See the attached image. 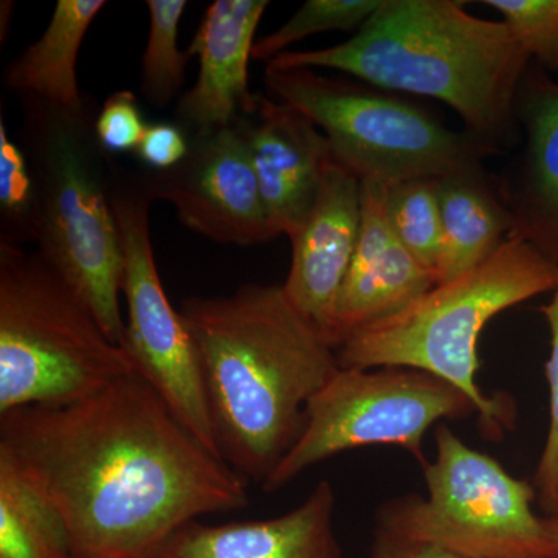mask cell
<instances>
[{
  "mask_svg": "<svg viewBox=\"0 0 558 558\" xmlns=\"http://www.w3.org/2000/svg\"><path fill=\"white\" fill-rule=\"evenodd\" d=\"M549 326L550 352L545 373L549 387V429L542 451L534 487L545 517L558 515V286L553 299L539 310Z\"/></svg>",
  "mask_w": 558,
  "mask_h": 558,
  "instance_id": "obj_26",
  "label": "cell"
},
{
  "mask_svg": "<svg viewBox=\"0 0 558 558\" xmlns=\"http://www.w3.org/2000/svg\"><path fill=\"white\" fill-rule=\"evenodd\" d=\"M260 193L279 234L290 238L317 199L332 150L301 110L260 95L255 116L241 119Z\"/></svg>",
  "mask_w": 558,
  "mask_h": 558,
  "instance_id": "obj_15",
  "label": "cell"
},
{
  "mask_svg": "<svg viewBox=\"0 0 558 558\" xmlns=\"http://www.w3.org/2000/svg\"><path fill=\"white\" fill-rule=\"evenodd\" d=\"M546 527H548L550 537L556 543L557 558H558V515L545 517Z\"/></svg>",
  "mask_w": 558,
  "mask_h": 558,
  "instance_id": "obj_30",
  "label": "cell"
},
{
  "mask_svg": "<svg viewBox=\"0 0 558 558\" xmlns=\"http://www.w3.org/2000/svg\"><path fill=\"white\" fill-rule=\"evenodd\" d=\"M453 0H384L351 39L288 50L267 65L333 69L380 90L446 102L465 131L498 148L512 137L531 58L502 21L473 16Z\"/></svg>",
  "mask_w": 558,
  "mask_h": 558,
  "instance_id": "obj_3",
  "label": "cell"
},
{
  "mask_svg": "<svg viewBox=\"0 0 558 558\" xmlns=\"http://www.w3.org/2000/svg\"><path fill=\"white\" fill-rule=\"evenodd\" d=\"M497 10L510 35L531 61L546 72H558V0H486Z\"/></svg>",
  "mask_w": 558,
  "mask_h": 558,
  "instance_id": "obj_25",
  "label": "cell"
},
{
  "mask_svg": "<svg viewBox=\"0 0 558 558\" xmlns=\"http://www.w3.org/2000/svg\"><path fill=\"white\" fill-rule=\"evenodd\" d=\"M373 558H459L451 556L447 550L425 543L413 542L389 534L377 527L374 539Z\"/></svg>",
  "mask_w": 558,
  "mask_h": 558,
  "instance_id": "obj_29",
  "label": "cell"
},
{
  "mask_svg": "<svg viewBox=\"0 0 558 558\" xmlns=\"http://www.w3.org/2000/svg\"><path fill=\"white\" fill-rule=\"evenodd\" d=\"M362 229L354 258L330 314L333 349L371 325L399 314L435 288L436 278L399 241L387 211V185L362 180Z\"/></svg>",
  "mask_w": 558,
  "mask_h": 558,
  "instance_id": "obj_12",
  "label": "cell"
},
{
  "mask_svg": "<svg viewBox=\"0 0 558 558\" xmlns=\"http://www.w3.org/2000/svg\"><path fill=\"white\" fill-rule=\"evenodd\" d=\"M21 146L38 193L36 252L75 290L108 339L123 348V255L112 207L119 168L98 142L97 105L69 110L20 97Z\"/></svg>",
  "mask_w": 558,
  "mask_h": 558,
  "instance_id": "obj_4",
  "label": "cell"
},
{
  "mask_svg": "<svg viewBox=\"0 0 558 558\" xmlns=\"http://www.w3.org/2000/svg\"><path fill=\"white\" fill-rule=\"evenodd\" d=\"M150 197L145 178L117 170L112 207L119 226L128 317L123 349L140 377L167 403L202 446L220 457L209 413L199 349L180 311L161 286L153 241Z\"/></svg>",
  "mask_w": 558,
  "mask_h": 558,
  "instance_id": "obj_10",
  "label": "cell"
},
{
  "mask_svg": "<svg viewBox=\"0 0 558 558\" xmlns=\"http://www.w3.org/2000/svg\"><path fill=\"white\" fill-rule=\"evenodd\" d=\"M0 216L2 240L22 245L38 240V193L27 154L0 120Z\"/></svg>",
  "mask_w": 558,
  "mask_h": 558,
  "instance_id": "obj_24",
  "label": "cell"
},
{
  "mask_svg": "<svg viewBox=\"0 0 558 558\" xmlns=\"http://www.w3.org/2000/svg\"><path fill=\"white\" fill-rule=\"evenodd\" d=\"M439 178H414L387 186V211L399 241L433 275L442 248ZM438 282V281H436Z\"/></svg>",
  "mask_w": 558,
  "mask_h": 558,
  "instance_id": "obj_22",
  "label": "cell"
},
{
  "mask_svg": "<svg viewBox=\"0 0 558 558\" xmlns=\"http://www.w3.org/2000/svg\"><path fill=\"white\" fill-rule=\"evenodd\" d=\"M515 117L526 148L515 183L502 193L512 234L558 264V83L537 64L529 65L521 80Z\"/></svg>",
  "mask_w": 558,
  "mask_h": 558,
  "instance_id": "obj_17",
  "label": "cell"
},
{
  "mask_svg": "<svg viewBox=\"0 0 558 558\" xmlns=\"http://www.w3.org/2000/svg\"><path fill=\"white\" fill-rule=\"evenodd\" d=\"M384 0H307L284 25L256 40L252 60L270 62L292 44L329 32H355L380 9Z\"/></svg>",
  "mask_w": 558,
  "mask_h": 558,
  "instance_id": "obj_23",
  "label": "cell"
},
{
  "mask_svg": "<svg viewBox=\"0 0 558 558\" xmlns=\"http://www.w3.org/2000/svg\"><path fill=\"white\" fill-rule=\"evenodd\" d=\"M267 7V0H216L205 11L186 49L199 60V75L174 113L190 140L255 116L260 95L250 92L248 62Z\"/></svg>",
  "mask_w": 558,
  "mask_h": 558,
  "instance_id": "obj_13",
  "label": "cell"
},
{
  "mask_svg": "<svg viewBox=\"0 0 558 558\" xmlns=\"http://www.w3.org/2000/svg\"><path fill=\"white\" fill-rule=\"evenodd\" d=\"M435 444V459L422 468L427 497L385 502L377 527L459 558H557L545 517L534 512V484L472 449L449 425H438Z\"/></svg>",
  "mask_w": 558,
  "mask_h": 558,
  "instance_id": "obj_8",
  "label": "cell"
},
{
  "mask_svg": "<svg viewBox=\"0 0 558 558\" xmlns=\"http://www.w3.org/2000/svg\"><path fill=\"white\" fill-rule=\"evenodd\" d=\"M442 248L436 284L461 277L490 258L513 230L505 194L483 170L439 178Z\"/></svg>",
  "mask_w": 558,
  "mask_h": 558,
  "instance_id": "obj_19",
  "label": "cell"
},
{
  "mask_svg": "<svg viewBox=\"0 0 558 558\" xmlns=\"http://www.w3.org/2000/svg\"><path fill=\"white\" fill-rule=\"evenodd\" d=\"M558 264L510 234L481 266L429 289L399 314L360 330L337 349L341 368L398 366L425 371L464 392L490 435L513 421L509 405L476 381L478 343L490 319L554 292Z\"/></svg>",
  "mask_w": 558,
  "mask_h": 558,
  "instance_id": "obj_5",
  "label": "cell"
},
{
  "mask_svg": "<svg viewBox=\"0 0 558 558\" xmlns=\"http://www.w3.org/2000/svg\"><path fill=\"white\" fill-rule=\"evenodd\" d=\"M154 201L171 202L186 229L218 244H266L279 236L260 193L241 119L191 138L189 156L170 171L143 174Z\"/></svg>",
  "mask_w": 558,
  "mask_h": 558,
  "instance_id": "obj_11",
  "label": "cell"
},
{
  "mask_svg": "<svg viewBox=\"0 0 558 558\" xmlns=\"http://www.w3.org/2000/svg\"><path fill=\"white\" fill-rule=\"evenodd\" d=\"M185 0H148L149 35L142 57L140 90L153 108L165 109L185 84L189 51L179 49V27Z\"/></svg>",
  "mask_w": 558,
  "mask_h": 558,
  "instance_id": "obj_21",
  "label": "cell"
},
{
  "mask_svg": "<svg viewBox=\"0 0 558 558\" xmlns=\"http://www.w3.org/2000/svg\"><path fill=\"white\" fill-rule=\"evenodd\" d=\"M179 311L199 349L220 457L263 486L299 440L307 403L340 369L337 351L282 284L190 296Z\"/></svg>",
  "mask_w": 558,
  "mask_h": 558,
  "instance_id": "obj_2",
  "label": "cell"
},
{
  "mask_svg": "<svg viewBox=\"0 0 558 558\" xmlns=\"http://www.w3.org/2000/svg\"><path fill=\"white\" fill-rule=\"evenodd\" d=\"M362 185V179L332 156L314 207L289 238L292 260L282 288L293 306L325 337L359 244Z\"/></svg>",
  "mask_w": 558,
  "mask_h": 558,
  "instance_id": "obj_14",
  "label": "cell"
},
{
  "mask_svg": "<svg viewBox=\"0 0 558 558\" xmlns=\"http://www.w3.org/2000/svg\"><path fill=\"white\" fill-rule=\"evenodd\" d=\"M0 558H70L57 512L0 458Z\"/></svg>",
  "mask_w": 558,
  "mask_h": 558,
  "instance_id": "obj_20",
  "label": "cell"
},
{
  "mask_svg": "<svg viewBox=\"0 0 558 558\" xmlns=\"http://www.w3.org/2000/svg\"><path fill=\"white\" fill-rule=\"evenodd\" d=\"M264 84L279 101L301 110L328 138L332 156L362 180L395 185L483 170L498 148L395 95L319 75L312 69L266 65Z\"/></svg>",
  "mask_w": 558,
  "mask_h": 558,
  "instance_id": "obj_7",
  "label": "cell"
},
{
  "mask_svg": "<svg viewBox=\"0 0 558 558\" xmlns=\"http://www.w3.org/2000/svg\"><path fill=\"white\" fill-rule=\"evenodd\" d=\"M137 374L38 252L0 242V414L78 402Z\"/></svg>",
  "mask_w": 558,
  "mask_h": 558,
  "instance_id": "obj_6",
  "label": "cell"
},
{
  "mask_svg": "<svg viewBox=\"0 0 558 558\" xmlns=\"http://www.w3.org/2000/svg\"><path fill=\"white\" fill-rule=\"evenodd\" d=\"M189 134L174 123L148 124L135 156L154 172L170 171L189 156Z\"/></svg>",
  "mask_w": 558,
  "mask_h": 558,
  "instance_id": "obj_28",
  "label": "cell"
},
{
  "mask_svg": "<svg viewBox=\"0 0 558 558\" xmlns=\"http://www.w3.org/2000/svg\"><path fill=\"white\" fill-rule=\"evenodd\" d=\"M0 458L57 512L70 558H154L190 521L250 501L248 481L138 374L68 405L0 414Z\"/></svg>",
  "mask_w": 558,
  "mask_h": 558,
  "instance_id": "obj_1",
  "label": "cell"
},
{
  "mask_svg": "<svg viewBox=\"0 0 558 558\" xmlns=\"http://www.w3.org/2000/svg\"><path fill=\"white\" fill-rule=\"evenodd\" d=\"M146 128L137 97L130 90L113 92L95 119L98 142L110 156L135 153Z\"/></svg>",
  "mask_w": 558,
  "mask_h": 558,
  "instance_id": "obj_27",
  "label": "cell"
},
{
  "mask_svg": "<svg viewBox=\"0 0 558 558\" xmlns=\"http://www.w3.org/2000/svg\"><path fill=\"white\" fill-rule=\"evenodd\" d=\"M336 490L319 481L295 509L275 519L205 524L175 531L154 558H341Z\"/></svg>",
  "mask_w": 558,
  "mask_h": 558,
  "instance_id": "obj_16",
  "label": "cell"
},
{
  "mask_svg": "<svg viewBox=\"0 0 558 558\" xmlns=\"http://www.w3.org/2000/svg\"><path fill=\"white\" fill-rule=\"evenodd\" d=\"M106 5L105 0H58L40 38L7 65L3 86L17 97L69 110L86 108L92 98L80 89L76 62L87 31Z\"/></svg>",
  "mask_w": 558,
  "mask_h": 558,
  "instance_id": "obj_18",
  "label": "cell"
},
{
  "mask_svg": "<svg viewBox=\"0 0 558 558\" xmlns=\"http://www.w3.org/2000/svg\"><path fill=\"white\" fill-rule=\"evenodd\" d=\"M473 414L464 392L425 371L340 366L307 403L299 440L263 490L275 494L315 464L362 447H399L424 468L425 433L446 418Z\"/></svg>",
  "mask_w": 558,
  "mask_h": 558,
  "instance_id": "obj_9",
  "label": "cell"
}]
</instances>
